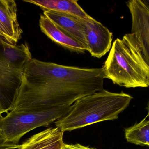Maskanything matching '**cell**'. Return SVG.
Returning a JSON list of instances; mask_svg holds the SVG:
<instances>
[{
  "mask_svg": "<svg viewBox=\"0 0 149 149\" xmlns=\"http://www.w3.org/2000/svg\"><path fill=\"white\" fill-rule=\"evenodd\" d=\"M23 1L38 6L44 12L56 11L70 14L84 19L91 18L76 0H24Z\"/></svg>",
  "mask_w": 149,
  "mask_h": 149,
  "instance_id": "cell-12",
  "label": "cell"
},
{
  "mask_svg": "<svg viewBox=\"0 0 149 149\" xmlns=\"http://www.w3.org/2000/svg\"><path fill=\"white\" fill-rule=\"evenodd\" d=\"M5 143H6L5 142V140H4V138L1 136V134H0V145Z\"/></svg>",
  "mask_w": 149,
  "mask_h": 149,
  "instance_id": "cell-17",
  "label": "cell"
},
{
  "mask_svg": "<svg viewBox=\"0 0 149 149\" xmlns=\"http://www.w3.org/2000/svg\"><path fill=\"white\" fill-rule=\"evenodd\" d=\"M0 22L11 39L17 43L23 32L18 22L17 5L14 0H0Z\"/></svg>",
  "mask_w": 149,
  "mask_h": 149,
  "instance_id": "cell-10",
  "label": "cell"
},
{
  "mask_svg": "<svg viewBox=\"0 0 149 149\" xmlns=\"http://www.w3.org/2000/svg\"><path fill=\"white\" fill-rule=\"evenodd\" d=\"M63 132L57 127H50L26 139L19 149H62Z\"/></svg>",
  "mask_w": 149,
  "mask_h": 149,
  "instance_id": "cell-9",
  "label": "cell"
},
{
  "mask_svg": "<svg viewBox=\"0 0 149 149\" xmlns=\"http://www.w3.org/2000/svg\"><path fill=\"white\" fill-rule=\"evenodd\" d=\"M132 16L131 33L139 41L149 60V1L132 0L126 3Z\"/></svg>",
  "mask_w": 149,
  "mask_h": 149,
  "instance_id": "cell-6",
  "label": "cell"
},
{
  "mask_svg": "<svg viewBox=\"0 0 149 149\" xmlns=\"http://www.w3.org/2000/svg\"><path fill=\"white\" fill-rule=\"evenodd\" d=\"M39 26L42 33L54 42L72 51L83 53L85 47L59 29L52 22L43 15H40Z\"/></svg>",
  "mask_w": 149,
  "mask_h": 149,
  "instance_id": "cell-11",
  "label": "cell"
},
{
  "mask_svg": "<svg viewBox=\"0 0 149 149\" xmlns=\"http://www.w3.org/2000/svg\"><path fill=\"white\" fill-rule=\"evenodd\" d=\"M149 60L135 35L117 38L111 45L102 69L104 78L126 88L149 86Z\"/></svg>",
  "mask_w": 149,
  "mask_h": 149,
  "instance_id": "cell-2",
  "label": "cell"
},
{
  "mask_svg": "<svg viewBox=\"0 0 149 149\" xmlns=\"http://www.w3.org/2000/svg\"><path fill=\"white\" fill-rule=\"evenodd\" d=\"M0 149H2V147L1 146H0Z\"/></svg>",
  "mask_w": 149,
  "mask_h": 149,
  "instance_id": "cell-19",
  "label": "cell"
},
{
  "mask_svg": "<svg viewBox=\"0 0 149 149\" xmlns=\"http://www.w3.org/2000/svg\"><path fill=\"white\" fill-rule=\"evenodd\" d=\"M62 149H96L95 148H90L88 146H85L80 144H67L63 143Z\"/></svg>",
  "mask_w": 149,
  "mask_h": 149,
  "instance_id": "cell-14",
  "label": "cell"
},
{
  "mask_svg": "<svg viewBox=\"0 0 149 149\" xmlns=\"http://www.w3.org/2000/svg\"><path fill=\"white\" fill-rule=\"evenodd\" d=\"M86 26L88 51L92 56L101 58L111 48L112 33L92 17L86 19Z\"/></svg>",
  "mask_w": 149,
  "mask_h": 149,
  "instance_id": "cell-8",
  "label": "cell"
},
{
  "mask_svg": "<svg viewBox=\"0 0 149 149\" xmlns=\"http://www.w3.org/2000/svg\"><path fill=\"white\" fill-rule=\"evenodd\" d=\"M102 68L64 66L32 58L23 69L12 111L70 106L78 99L104 89Z\"/></svg>",
  "mask_w": 149,
  "mask_h": 149,
  "instance_id": "cell-1",
  "label": "cell"
},
{
  "mask_svg": "<svg viewBox=\"0 0 149 149\" xmlns=\"http://www.w3.org/2000/svg\"><path fill=\"white\" fill-rule=\"evenodd\" d=\"M4 113H6V111L1 107H0V118L2 117V114Z\"/></svg>",
  "mask_w": 149,
  "mask_h": 149,
  "instance_id": "cell-18",
  "label": "cell"
},
{
  "mask_svg": "<svg viewBox=\"0 0 149 149\" xmlns=\"http://www.w3.org/2000/svg\"><path fill=\"white\" fill-rule=\"evenodd\" d=\"M0 33H1L3 36H5V37H7V38H8V39H11V40L13 41L12 39H11V37L9 36V35H8V33L7 32L6 29H5L4 26L2 25V24H1V22H0Z\"/></svg>",
  "mask_w": 149,
  "mask_h": 149,
  "instance_id": "cell-16",
  "label": "cell"
},
{
  "mask_svg": "<svg viewBox=\"0 0 149 149\" xmlns=\"http://www.w3.org/2000/svg\"></svg>",
  "mask_w": 149,
  "mask_h": 149,
  "instance_id": "cell-20",
  "label": "cell"
},
{
  "mask_svg": "<svg viewBox=\"0 0 149 149\" xmlns=\"http://www.w3.org/2000/svg\"><path fill=\"white\" fill-rule=\"evenodd\" d=\"M59 29L83 46L88 51L86 19L67 13L48 11L43 12Z\"/></svg>",
  "mask_w": 149,
  "mask_h": 149,
  "instance_id": "cell-7",
  "label": "cell"
},
{
  "mask_svg": "<svg viewBox=\"0 0 149 149\" xmlns=\"http://www.w3.org/2000/svg\"><path fill=\"white\" fill-rule=\"evenodd\" d=\"M3 42L9 43L12 45H16V43L13 41L5 37L1 33H0V43H3Z\"/></svg>",
  "mask_w": 149,
  "mask_h": 149,
  "instance_id": "cell-15",
  "label": "cell"
},
{
  "mask_svg": "<svg viewBox=\"0 0 149 149\" xmlns=\"http://www.w3.org/2000/svg\"><path fill=\"white\" fill-rule=\"evenodd\" d=\"M70 106L41 110L11 111L6 116L0 118V134L6 143L18 144L22 137L28 132L41 126H47L60 119Z\"/></svg>",
  "mask_w": 149,
  "mask_h": 149,
  "instance_id": "cell-4",
  "label": "cell"
},
{
  "mask_svg": "<svg viewBox=\"0 0 149 149\" xmlns=\"http://www.w3.org/2000/svg\"><path fill=\"white\" fill-rule=\"evenodd\" d=\"M133 97L122 91L114 93L103 89L82 97L55 122L62 131H71L98 122L114 120L125 109Z\"/></svg>",
  "mask_w": 149,
  "mask_h": 149,
  "instance_id": "cell-3",
  "label": "cell"
},
{
  "mask_svg": "<svg viewBox=\"0 0 149 149\" xmlns=\"http://www.w3.org/2000/svg\"><path fill=\"white\" fill-rule=\"evenodd\" d=\"M23 68L0 53V107L8 113L15 102L21 84Z\"/></svg>",
  "mask_w": 149,
  "mask_h": 149,
  "instance_id": "cell-5",
  "label": "cell"
},
{
  "mask_svg": "<svg viewBox=\"0 0 149 149\" xmlns=\"http://www.w3.org/2000/svg\"><path fill=\"white\" fill-rule=\"evenodd\" d=\"M147 114L142 121L125 130L127 142L142 146L149 145V121L146 120Z\"/></svg>",
  "mask_w": 149,
  "mask_h": 149,
  "instance_id": "cell-13",
  "label": "cell"
}]
</instances>
